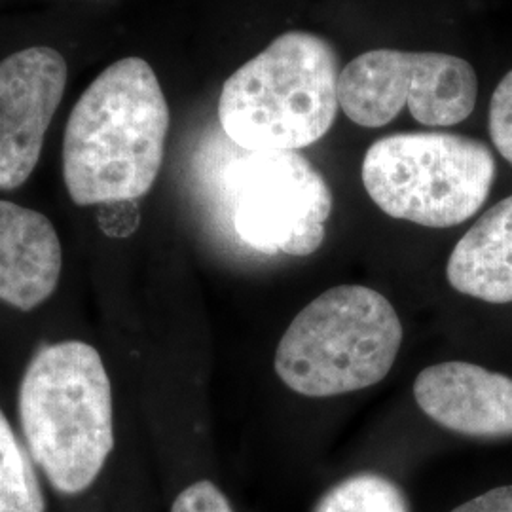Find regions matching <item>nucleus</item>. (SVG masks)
Returning a JSON list of instances; mask_svg holds the SVG:
<instances>
[{
    "instance_id": "1",
    "label": "nucleus",
    "mask_w": 512,
    "mask_h": 512,
    "mask_svg": "<svg viewBox=\"0 0 512 512\" xmlns=\"http://www.w3.org/2000/svg\"><path fill=\"white\" fill-rule=\"evenodd\" d=\"M169 107L154 69L124 57L80 95L63 137V179L76 205L135 202L164 164Z\"/></svg>"
},
{
    "instance_id": "2",
    "label": "nucleus",
    "mask_w": 512,
    "mask_h": 512,
    "mask_svg": "<svg viewBox=\"0 0 512 512\" xmlns=\"http://www.w3.org/2000/svg\"><path fill=\"white\" fill-rule=\"evenodd\" d=\"M19 420L54 490L86 492L114 448L112 389L99 351L78 340L40 349L21 380Z\"/></svg>"
},
{
    "instance_id": "3",
    "label": "nucleus",
    "mask_w": 512,
    "mask_h": 512,
    "mask_svg": "<svg viewBox=\"0 0 512 512\" xmlns=\"http://www.w3.org/2000/svg\"><path fill=\"white\" fill-rule=\"evenodd\" d=\"M340 73L325 38L285 33L224 82L220 126L249 152L310 147L336 120Z\"/></svg>"
},
{
    "instance_id": "4",
    "label": "nucleus",
    "mask_w": 512,
    "mask_h": 512,
    "mask_svg": "<svg viewBox=\"0 0 512 512\" xmlns=\"http://www.w3.org/2000/svg\"><path fill=\"white\" fill-rule=\"evenodd\" d=\"M401 344V319L384 294L342 285L294 317L275 351V372L304 397H336L382 382Z\"/></svg>"
},
{
    "instance_id": "5",
    "label": "nucleus",
    "mask_w": 512,
    "mask_h": 512,
    "mask_svg": "<svg viewBox=\"0 0 512 512\" xmlns=\"http://www.w3.org/2000/svg\"><path fill=\"white\" fill-rule=\"evenodd\" d=\"M495 158L486 143L458 133H393L366 150L363 184L385 215L452 228L488 200Z\"/></svg>"
},
{
    "instance_id": "6",
    "label": "nucleus",
    "mask_w": 512,
    "mask_h": 512,
    "mask_svg": "<svg viewBox=\"0 0 512 512\" xmlns=\"http://www.w3.org/2000/svg\"><path fill=\"white\" fill-rule=\"evenodd\" d=\"M478 80L469 61L437 52L370 50L342 69L340 109L363 128H382L408 107L423 126L444 128L475 110Z\"/></svg>"
},
{
    "instance_id": "7",
    "label": "nucleus",
    "mask_w": 512,
    "mask_h": 512,
    "mask_svg": "<svg viewBox=\"0 0 512 512\" xmlns=\"http://www.w3.org/2000/svg\"><path fill=\"white\" fill-rule=\"evenodd\" d=\"M234 228L264 255H313L325 241L332 192L310 160L294 150L249 152L234 179Z\"/></svg>"
},
{
    "instance_id": "8",
    "label": "nucleus",
    "mask_w": 512,
    "mask_h": 512,
    "mask_svg": "<svg viewBox=\"0 0 512 512\" xmlns=\"http://www.w3.org/2000/svg\"><path fill=\"white\" fill-rule=\"evenodd\" d=\"M67 76L65 57L50 46L0 61V190H16L33 175Z\"/></svg>"
},
{
    "instance_id": "9",
    "label": "nucleus",
    "mask_w": 512,
    "mask_h": 512,
    "mask_svg": "<svg viewBox=\"0 0 512 512\" xmlns=\"http://www.w3.org/2000/svg\"><path fill=\"white\" fill-rule=\"evenodd\" d=\"M421 410L440 427L467 437H512V378L450 361L423 368L414 382Z\"/></svg>"
},
{
    "instance_id": "10",
    "label": "nucleus",
    "mask_w": 512,
    "mask_h": 512,
    "mask_svg": "<svg viewBox=\"0 0 512 512\" xmlns=\"http://www.w3.org/2000/svg\"><path fill=\"white\" fill-rule=\"evenodd\" d=\"M61 266V241L50 219L0 200V300L35 310L54 294Z\"/></svg>"
},
{
    "instance_id": "11",
    "label": "nucleus",
    "mask_w": 512,
    "mask_h": 512,
    "mask_svg": "<svg viewBox=\"0 0 512 512\" xmlns=\"http://www.w3.org/2000/svg\"><path fill=\"white\" fill-rule=\"evenodd\" d=\"M446 277L458 293L512 304V196L495 203L459 239Z\"/></svg>"
},
{
    "instance_id": "12",
    "label": "nucleus",
    "mask_w": 512,
    "mask_h": 512,
    "mask_svg": "<svg viewBox=\"0 0 512 512\" xmlns=\"http://www.w3.org/2000/svg\"><path fill=\"white\" fill-rule=\"evenodd\" d=\"M35 467L0 410V512H44Z\"/></svg>"
},
{
    "instance_id": "13",
    "label": "nucleus",
    "mask_w": 512,
    "mask_h": 512,
    "mask_svg": "<svg viewBox=\"0 0 512 512\" xmlns=\"http://www.w3.org/2000/svg\"><path fill=\"white\" fill-rule=\"evenodd\" d=\"M313 512H410V505L393 480L359 473L332 486Z\"/></svg>"
},
{
    "instance_id": "14",
    "label": "nucleus",
    "mask_w": 512,
    "mask_h": 512,
    "mask_svg": "<svg viewBox=\"0 0 512 512\" xmlns=\"http://www.w3.org/2000/svg\"><path fill=\"white\" fill-rule=\"evenodd\" d=\"M488 128L497 152L512 165V71L503 76L492 95Z\"/></svg>"
},
{
    "instance_id": "15",
    "label": "nucleus",
    "mask_w": 512,
    "mask_h": 512,
    "mask_svg": "<svg viewBox=\"0 0 512 512\" xmlns=\"http://www.w3.org/2000/svg\"><path fill=\"white\" fill-rule=\"evenodd\" d=\"M171 512H234L226 495L209 482L200 480L183 490L175 499Z\"/></svg>"
},
{
    "instance_id": "16",
    "label": "nucleus",
    "mask_w": 512,
    "mask_h": 512,
    "mask_svg": "<svg viewBox=\"0 0 512 512\" xmlns=\"http://www.w3.org/2000/svg\"><path fill=\"white\" fill-rule=\"evenodd\" d=\"M452 512H512V484L478 495Z\"/></svg>"
}]
</instances>
